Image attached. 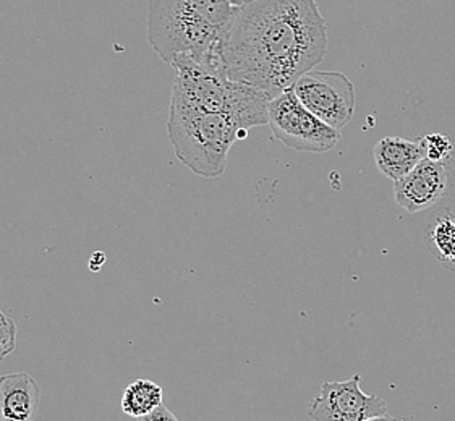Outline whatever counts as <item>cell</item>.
I'll return each instance as SVG.
<instances>
[{"label":"cell","instance_id":"5","mask_svg":"<svg viewBox=\"0 0 455 421\" xmlns=\"http://www.w3.org/2000/svg\"><path fill=\"white\" fill-rule=\"evenodd\" d=\"M267 125L275 139L295 151L326 153L340 141L339 130L313 115L291 88L269 101Z\"/></svg>","mask_w":455,"mask_h":421},{"label":"cell","instance_id":"14","mask_svg":"<svg viewBox=\"0 0 455 421\" xmlns=\"http://www.w3.org/2000/svg\"><path fill=\"white\" fill-rule=\"evenodd\" d=\"M17 336L15 321L0 310V363L17 350Z\"/></svg>","mask_w":455,"mask_h":421},{"label":"cell","instance_id":"4","mask_svg":"<svg viewBox=\"0 0 455 421\" xmlns=\"http://www.w3.org/2000/svg\"><path fill=\"white\" fill-rule=\"evenodd\" d=\"M246 133L226 114L196 109L171 99L167 135L175 156L193 174L204 179L224 174L230 147Z\"/></svg>","mask_w":455,"mask_h":421},{"label":"cell","instance_id":"17","mask_svg":"<svg viewBox=\"0 0 455 421\" xmlns=\"http://www.w3.org/2000/svg\"><path fill=\"white\" fill-rule=\"evenodd\" d=\"M364 421H399L397 418H394V417H391V415H381V417H373V418H368V420Z\"/></svg>","mask_w":455,"mask_h":421},{"label":"cell","instance_id":"2","mask_svg":"<svg viewBox=\"0 0 455 421\" xmlns=\"http://www.w3.org/2000/svg\"><path fill=\"white\" fill-rule=\"evenodd\" d=\"M246 2L148 0V41L171 67L179 60L222 64V41Z\"/></svg>","mask_w":455,"mask_h":421},{"label":"cell","instance_id":"6","mask_svg":"<svg viewBox=\"0 0 455 421\" xmlns=\"http://www.w3.org/2000/svg\"><path fill=\"white\" fill-rule=\"evenodd\" d=\"M291 90L313 115L332 129H344L355 114V86L346 74L311 70Z\"/></svg>","mask_w":455,"mask_h":421},{"label":"cell","instance_id":"16","mask_svg":"<svg viewBox=\"0 0 455 421\" xmlns=\"http://www.w3.org/2000/svg\"><path fill=\"white\" fill-rule=\"evenodd\" d=\"M104 265H106V255L102 251L92 253V258H90V269L94 271V273H98Z\"/></svg>","mask_w":455,"mask_h":421},{"label":"cell","instance_id":"13","mask_svg":"<svg viewBox=\"0 0 455 421\" xmlns=\"http://www.w3.org/2000/svg\"><path fill=\"white\" fill-rule=\"evenodd\" d=\"M419 141L425 151V159L435 161V163H449L451 161L454 147L446 135L428 133Z\"/></svg>","mask_w":455,"mask_h":421},{"label":"cell","instance_id":"11","mask_svg":"<svg viewBox=\"0 0 455 421\" xmlns=\"http://www.w3.org/2000/svg\"><path fill=\"white\" fill-rule=\"evenodd\" d=\"M427 245L431 255L455 273V210H439L427 229Z\"/></svg>","mask_w":455,"mask_h":421},{"label":"cell","instance_id":"7","mask_svg":"<svg viewBox=\"0 0 455 421\" xmlns=\"http://www.w3.org/2000/svg\"><path fill=\"white\" fill-rule=\"evenodd\" d=\"M387 413V403L378 395L364 394L360 376L344 383H324L311 403V421H364Z\"/></svg>","mask_w":455,"mask_h":421},{"label":"cell","instance_id":"12","mask_svg":"<svg viewBox=\"0 0 455 421\" xmlns=\"http://www.w3.org/2000/svg\"><path fill=\"white\" fill-rule=\"evenodd\" d=\"M164 391L163 385L151 379H137L127 385L122 395V410L132 418H141L163 405Z\"/></svg>","mask_w":455,"mask_h":421},{"label":"cell","instance_id":"15","mask_svg":"<svg viewBox=\"0 0 455 421\" xmlns=\"http://www.w3.org/2000/svg\"><path fill=\"white\" fill-rule=\"evenodd\" d=\"M137 421H180L175 415H173L167 407L164 405H159L156 410L151 413H148L141 418H137Z\"/></svg>","mask_w":455,"mask_h":421},{"label":"cell","instance_id":"8","mask_svg":"<svg viewBox=\"0 0 455 421\" xmlns=\"http://www.w3.org/2000/svg\"><path fill=\"white\" fill-rule=\"evenodd\" d=\"M449 169V163L423 159L411 172L394 182L395 202L411 214L435 208L451 190Z\"/></svg>","mask_w":455,"mask_h":421},{"label":"cell","instance_id":"9","mask_svg":"<svg viewBox=\"0 0 455 421\" xmlns=\"http://www.w3.org/2000/svg\"><path fill=\"white\" fill-rule=\"evenodd\" d=\"M41 389L29 373L0 376V421H36Z\"/></svg>","mask_w":455,"mask_h":421},{"label":"cell","instance_id":"3","mask_svg":"<svg viewBox=\"0 0 455 421\" xmlns=\"http://www.w3.org/2000/svg\"><path fill=\"white\" fill-rule=\"evenodd\" d=\"M172 68L177 76L171 99L196 109L226 114L243 131L267 123L271 99L245 83L230 80L224 65L179 60Z\"/></svg>","mask_w":455,"mask_h":421},{"label":"cell","instance_id":"1","mask_svg":"<svg viewBox=\"0 0 455 421\" xmlns=\"http://www.w3.org/2000/svg\"><path fill=\"white\" fill-rule=\"evenodd\" d=\"M328 41L316 0H250L228 28L220 59L230 80L274 99L321 64Z\"/></svg>","mask_w":455,"mask_h":421},{"label":"cell","instance_id":"10","mask_svg":"<svg viewBox=\"0 0 455 421\" xmlns=\"http://www.w3.org/2000/svg\"><path fill=\"white\" fill-rule=\"evenodd\" d=\"M373 157L378 171L392 182H397L425 159V151L419 141L387 137L376 143Z\"/></svg>","mask_w":455,"mask_h":421}]
</instances>
